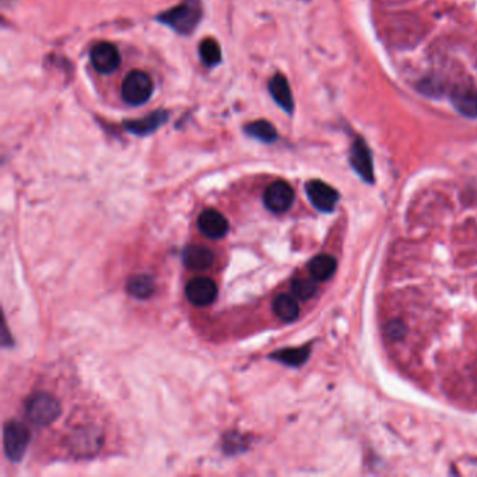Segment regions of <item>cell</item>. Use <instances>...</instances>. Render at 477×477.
I'll return each mask as SVG.
<instances>
[{
    "label": "cell",
    "instance_id": "6da1fadb",
    "mask_svg": "<svg viewBox=\"0 0 477 477\" xmlns=\"http://www.w3.org/2000/svg\"><path fill=\"white\" fill-rule=\"evenodd\" d=\"M200 18L202 7L199 0H185L183 3L164 11L159 17L162 24L182 35L190 34L199 24Z\"/></svg>",
    "mask_w": 477,
    "mask_h": 477
},
{
    "label": "cell",
    "instance_id": "7a4b0ae2",
    "mask_svg": "<svg viewBox=\"0 0 477 477\" xmlns=\"http://www.w3.org/2000/svg\"><path fill=\"white\" fill-rule=\"evenodd\" d=\"M25 413L32 424L38 427H48L59 419L62 407L55 396L45 392H38L28 399L25 405Z\"/></svg>",
    "mask_w": 477,
    "mask_h": 477
},
{
    "label": "cell",
    "instance_id": "3957f363",
    "mask_svg": "<svg viewBox=\"0 0 477 477\" xmlns=\"http://www.w3.org/2000/svg\"><path fill=\"white\" fill-rule=\"evenodd\" d=\"M153 90L155 84L152 77L142 70H133L122 83V98L129 105H142L149 101Z\"/></svg>",
    "mask_w": 477,
    "mask_h": 477
},
{
    "label": "cell",
    "instance_id": "277c9868",
    "mask_svg": "<svg viewBox=\"0 0 477 477\" xmlns=\"http://www.w3.org/2000/svg\"><path fill=\"white\" fill-rule=\"evenodd\" d=\"M31 440V434L28 429L18 422H8L3 430V447L7 458L13 462H18L22 459L28 444Z\"/></svg>",
    "mask_w": 477,
    "mask_h": 477
},
{
    "label": "cell",
    "instance_id": "5b68a950",
    "mask_svg": "<svg viewBox=\"0 0 477 477\" xmlns=\"http://www.w3.org/2000/svg\"><path fill=\"white\" fill-rule=\"evenodd\" d=\"M263 202L272 213H286L294 203V189L286 181H276L266 188Z\"/></svg>",
    "mask_w": 477,
    "mask_h": 477
},
{
    "label": "cell",
    "instance_id": "8992f818",
    "mask_svg": "<svg viewBox=\"0 0 477 477\" xmlns=\"http://www.w3.org/2000/svg\"><path fill=\"white\" fill-rule=\"evenodd\" d=\"M91 63L101 74H111L121 65V53L111 42H100L91 49Z\"/></svg>",
    "mask_w": 477,
    "mask_h": 477
},
{
    "label": "cell",
    "instance_id": "52a82bcc",
    "mask_svg": "<svg viewBox=\"0 0 477 477\" xmlns=\"http://www.w3.org/2000/svg\"><path fill=\"white\" fill-rule=\"evenodd\" d=\"M186 297L189 303L196 307H206L214 303L217 299L218 290L216 283L209 277H196L192 279L185 289Z\"/></svg>",
    "mask_w": 477,
    "mask_h": 477
},
{
    "label": "cell",
    "instance_id": "ba28073f",
    "mask_svg": "<svg viewBox=\"0 0 477 477\" xmlns=\"http://www.w3.org/2000/svg\"><path fill=\"white\" fill-rule=\"evenodd\" d=\"M307 195L311 203L318 209L319 211L330 213L339 202V193L334 188L325 183L323 181L314 179L307 183Z\"/></svg>",
    "mask_w": 477,
    "mask_h": 477
},
{
    "label": "cell",
    "instance_id": "9c48e42d",
    "mask_svg": "<svg viewBox=\"0 0 477 477\" xmlns=\"http://www.w3.org/2000/svg\"><path fill=\"white\" fill-rule=\"evenodd\" d=\"M350 164L354 168V171L367 182H374V165H372V156L367 146V143L357 138L351 146L350 152Z\"/></svg>",
    "mask_w": 477,
    "mask_h": 477
},
{
    "label": "cell",
    "instance_id": "30bf717a",
    "mask_svg": "<svg viewBox=\"0 0 477 477\" xmlns=\"http://www.w3.org/2000/svg\"><path fill=\"white\" fill-rule=\"evenodd\" d=\"M197 227L204 237L210 240H220L228 233L230 224L220 211L214 209H207L199 216Z\"/></svg>",
    "mask_w": 477,
    "mask_h": 477
},
{
    "label": "cell",
    "instance_id": "8fae6325",
    "mask_svg": "<svg viewBox=\"0 0 477 477\" xmlns=\"http://www.w3.org/2000/svg\"><path fill=\"white\" fill-rule=\"evenodd\" d=\"M185 266L195 272L207 270L214 263V254L202 245H189L182 252Z\"/></svg>",
    "mask_w": 477,
    "mask_h": 477
},
{
    "label": "cell",
    "instance_id": "7c38bea8",
    "mask_svg": "<svg viewBox=\"0 0 477 477\" xmlns=\"http://www.w3.org/2000/svg\"><path fill=\"white\" fill-rule=\"evenodd\" d=\"M269 91L273 100L289 114L294 111V98L287 79L283 74H276L269 83Z\"/></svg>",
    "mask_w": 477,
    "mask_h": 477
},
{
    "label": "cell",
    "instance_id": "4fadbf2b",
    "mask_svg": "<svg viewBox=\"0 0 477 477\" xmlns=\"http://www.w3.org/2000/svg\"><path fill=\"white\" fill-rule=\"evenodd\" d=\"M166 119H168V114L165 111H155L142 119L126 121L125 128L131 133L145 136V135H149L157 131L159 126H162L166 122Z\"/></svg>",
    "mask_w": 477,
    "mask_h": 477
},
{
    "label": "cell",
    "instance_id": "5bb4252c",
    "mask_svg": "<svg viewBox=\"0 0 477 477\" xmlns=\"http://www.w3.org/2000/svg\"><path fill=\"white\" fill-rule=\"evenodd\" d=\"M310 346L304 347H293V348H283L270 354L272 360L283 362L289 367H300L303 365L310 357Z\"/></svg>",
    "mask_w": 477,
    "mask_h": 477
},
{
    "label": "cell",
    "instance_id": "9a60e30c",
    "mask_svg": "<svg viewBox=\"0 0 477 477\" xmlns=\"http://www.w3.org/2000/svg\"><path fill=\"white\" fill-rule=\"evenodd\" d=\"M273 311L285 322H293L300 315V307L297 300L287 294H280L273 300Z\"/></svg>",
    "mask_w": 477,
    "mask_h": 477
},
{
    "label": "cell",
    "instance_id": "2e32d148",
    "mask_svg": "<svg viewBox=\"0 0 477 477\" xmlns=\"http://www.w3.org/2000/svg\"><path fill=\"white\" fill-rule=\"evenodd\" d=\"M128 293L139 300H146L150 296L155 294L156 292V285L155 280L148 276V275H138V276H132L128 280L126 285Z\"/></svg>",
    "mask_w": 477,
    "mask_h": 477
},
{
    "label": "cell",
    "instance_id": "e0dca14e",
    "mask_svg": "<svg viewBox=\"0 0 477 477\" xmlns=\"http://www.w3.org/2000/svg\"><path fill=\"white\" fill-rule=\"evenodd\" d=\"M336 268H337V262L333 256L318 255L310 263V273L315 280L325 282L333 276V273L336 272Z\"/></svg>",
    "mask_w": 477,
    "mask_h": 477
},
{
    "label": "cell",
    "instance_id": "ac0fdd59",
    "mask_svg": "<svg viewBox=\"0 0 477 477\" xmlns=\"http://www.w3.org/2000/svg\"><path fill=\"white\" fill-rule=\"evenodd\" d=\"M245 132L251 138H255L265 143H272L277 139L276 128L268 121H255L245 128Z\"/></svg>",
    "mask_w": 477,
    "mask_h": 477
},
{
    "label": "cell",
    "instance_id": "d6986e66",
    "mask_svg": "<svg viewBox=\"0 0 477 477\" xmlns=\"http://www.w3.org/2000/svg\"><path fill=\"white\" fill-rule=\"evenodd\" d=\"M454 107L464 117L476 118L477 117V94L473 91H458L454 98Z\"/></svg>",
    "mask_w": 477,
    "mask_h": 477
},
{
    "label": "cell",
    "instance_id": "ffe728a7",
    "mask_svg": "<svg viewBox=\"0 0 477 477\" xmlns=\"http://www.w3.org/2000/svg\"><path fill=\"white\" fill-rule=\"evenodd\" d=\"M200 58L204 65L207 66H216L221 62V49L220 45L216 39L213 38H206L200 42L199 46Z\"/></svg>",
    "mask_w": 477,
    "mask_h": 477
},
{
    "label": "cell",
    "instance_id": "44dd1931",
    "mask_svg": "<svg viewBox=\"0 0 477 477\" xmlns=\"http://www.w3.org/2000/svg\"><path fill=\"white\" fill-rule=\"evenodd\" d=\"M318 286L313 279H307V277H300L296 279L292 285V292L293 294L300 299V300H310L317 294Z\"/></svg>",
    "mask_w": 477,
    "mask_h": 477
},
{
    "label": "cell",
    "instance_id": "7402d4cb",
    "mask_svg": "<svg viewBox=\"0 0 477 477\" xmlns=\"http://www.w3.org/2000/svg\"><path fill=\"white\" fill-rule=\"evenodd\" d=\"M420 90H422V93H424V94H427L430 97H436V96L441 94L443 86L437 80H434V79H426V80H423V83L420 86Z\"/></svg>",
    "mask_w": 477,
    "mask_h": 477
}]
</instances>
